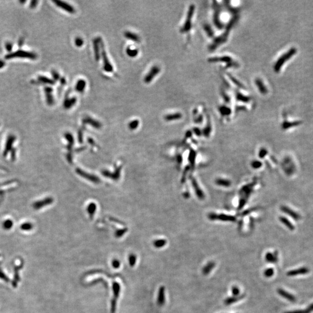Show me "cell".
I'll return each mask as SVG.
<instances>
[{
  "instance_id": "obj_43",
  "label": "cell",
  "mask_w": 313,
  "mask_h": 313,
  "mask_svg": "<svg viewBox=\"0 0 313 313\" xmlns=\"http://www.w3.org/2000/svg\"><path fill=\"white\" fill-rule=\"evenodd\" d=\"M59 81H60V84H61L62 85H65L66 84V79H65V78L64 77H60V80H59Z\"/></svg>"
},
{
  "instance_id": "obj_32",
  "label": "cell",
  "mask_w": 313,
  "mask_h": 313,
  "mask_svg": "<svg viewBox=\"0 0 313 313\" xmlns=\"http://www.w3.org/2000/svg\"><path fill=\"white\" fill-rule=\"evenodd\" d=\"M139 122L138 120H135L132 121V122H131L129 125H128V127L129 128L131 129H136V128L138 127L139 125Z\"/></svg>"
},
{
  "instance_id": "obj_2",
  "label": "cell",
  "mask_w": 313,
  "mask_h": 313,
  "mask_svg": "<svg viewBox=\"0 0 313 313\" xmlns=\"http://www.w3.org/2000/svg\"><path fill=\"white\" fill-rule=\"evenodd\" d=\"M100 48H101V55L103 59V68L104 70L108 73H112L113 71V67L111 63L109 61L107 55L106 54V52L105 50V47H104V43L103 39L100 37Z\"/></svg>"
},
{
  "instance_id": "obj_24",
  "label": "cell",
  "mask_w": 313,
  "mask_h": 313,
  "mask_svg": "<svg viewBox=\"0 0 313 313\" xmlns=\"http://www.w3.org/2000/svg\"><path fill=\"white\" fill-rule=\"evenodd\" d=\"M215 182L217 185H220V186H223V187H229L232 184V183L229 180L221 179V178L216 179Z\"/></svg>"
},
{
  "instance_id": "obj_5",
  "label": "cell",
  "mask_w": 313,
  "mask_h": 313,
  "mask_svg": "<svg viewBox=\"0 0 313 313\" xmlns=\"http://www.w3.org/2000/svg\"><path fill=\"white\" fill-rule=\"evenodd\" d=\"M160 71H161V69L159 66H154L152 67L150 71L145 76L144 81L147 84L150 83L151 81L153 80V78L160 72Z\"/></svg>"
},
{
  "instance_id": "obj_19",
  "label": "cell",
  "mask_w": 313,
  "mask_h": 313,
  "mask_svg": "<svg viewBox=\"0 0 313 313\" xmlns=\"http://www.w3.org/2000/svg\"><path fill=\"white\" fill-rule=\"evenodd\" d=\"M182 117V114H180V112H176V113H173V114H170L166 115L164 117V119L168 121H172V120H179V119L181 118Z\"/></svg>"
},
{
  "instance_id": "obj_40",
  "label": "cell",
  "mask_w": 313,
  "mask_h": 313,
  "mask_svg": "<svg viewBox=\"0 0 313 313\" xmlns=\"http://www.w3.org/2000/svg\"><path fill=\"white\" fill-rule=\"evenodd\" d=\"M39 1H32L30 3V8H34L35 7H36V6L37 5V4H38Z\"/></svg>"
},
{
  "instance_id": "obj_13",
  "label": "cell",
  "mask_w": 313,
  "mask_h": 313,
  "mask_svg": "<svg viewBox=\"0 0 313 313\" xmlns=\"http://www.w3.org/2000/svg\"><path fill=\"white\" fill-rule=\"evenodd\" d=\"M83 123L85 124H91L93 127L96 128H99L102 126L101 123H99L97 120L93 119L89 117H86L85 118H84L83 119Z\"/></svg>"
},
{
  "instance_id": "obj_4",
  "label": "cell",
  "mask_w": 313,
  "mask_h": 313,
  "mask_svg": "<svg viewBox=\"0 0 313 313\" xmlns=\"http://www.w3.org/2000/svg\"><path fill=\"white\" fill-rule=\"evenodd\" d=\"M194 11V5L190 6L188 13H187V19L185 20V24H183V27L181 28V30H180V31H182V33L188 32V31H190V30H191V24H192L191 22H192V18L193 16Z\"/></svg>"
},
{
  "instance_id": "obj_28",
  "label": "cell",
  "mask_w": 313,
  "mask_h": 313,
  "mask_svg": "<svg viewBox=\"0 0 313 313\" xmlns=\"http://www.w3.org/2000/svg\"><path fill=\"white\" fill-rule=\"evenodd\" d=\"M280 220L284 224L288 227V228H290L291 230H294L295 229V227L293 224H291L290 222L288 220H287L285 217H280Z\"/></svg>"
},
{
  "instance_id": "obj_17",
  "label": "cell",
  "mask_w": 313,
  "mask_h": 313,
  "mask_svg": "<svg viewBox=\"0 0 313 313\" xmlns=\"http://www.w3.org/2000/svg\"><path fill=\"white\" fill-rule=\"evenodd\" d=\"M157 303L159 305H162L165 303V288L164 286H161L159 290Z\"/></svg>"
},
{
  "instance_id": "obj_11",
  "label": "cell",
  "mask_w": 313,
  "mask_h": 313,
  "mask_svg": "<svg viewBox=\"0 0 313 313\" xmlns=\"http://www.w3.org/2000/svg\"><path fill=\"white\" fill-rule=\"evenodd\" d=\"M210 219L213 220H223V221H234L235 218L232 216H228V215H217L216 214H211L209 215Z\"/></svg>"
},
{
  "instance_id": "obj_34",
  "label": "cell",
  "mask_w": 313,
  "mask_h": 313,
  "mask_svg": "<svg viewBox=\"0 0 313 313\" xmlns=\"http://www.w3.org/2000/svg\"><path fill=\"white\" fill-rule=\"evenodd\" d=\"M52 73V77L54 78V81H59L60 78V76L59 75V74L58 73V72L55 70H52L51 71Z\"/></svg>"
},
{
  "instance_id": "obj_3",
  "label": "cell",
  "mask_w": 313,
  "mask_h": 313,
  "mask_svg": "<svg viewBox=\"0 0 313 313\" xmlns=\"http://www.w3.org/2000/svg\"><path fill=\"white\" fill-rule=\"evenodd\" d=\"M296 52V50L295 48H291L288 52H287L285 54L282 55L280 58H279L278 60L275 63L274 65V70L276 72L279 71L281 68L282 67L283 65L285 62L289 60L290 58L292 56H293L295 54Z\"/></svg>"
},
{
  "instance_id": "obj_38",
  "label": "cell",
  "mask_w": 313,
  "mask_h": 313,
  "mask_svg": "<svg viewBox=\"0 0 313 313\" xmlns=\"http://www.w3.org/2000/svg\"><path fill=\"white\" fill-rule=\"evenodd\" d=\"M285 313H309L307 311V310H295L292 311H288Z\"/></svg>"
},
{
  "instance_id": "obj_35",
  "label": "cell",
  "mask_w": 313,
  "mask_h": 313,
  "mask_svg": "<svg viewBox=\"0 0 313 313\" xmlns=\"http://www.w3.org/2000/svg\"><path fill=\"white\" fill-rule=\"evenodd\" d=\"M232 294L233 296L237 297L240 294V290L236 286H233L232 288Z\"/></svg>"
},
{
  "instance_id": "obj_9",
  "label": "cell",
  "mask_w": 313,
  "mask_h": 313,
  "mask_svg": "<svg viewBox=\"0 0 313 313\" xmlns=\"http://www.w3.org/2000/svg\"><path fill=\"white\" fill-rule=\"evenodd\" d=\"M44 91L46 97V101L47 104L50 106L54 104V98L52 95L53 89L50 86H45L44 88Z\"/></svg>"
},
{
  "instance_id": "obj_21",
  "label": "cell",
  "mask_w": 313,
  "mask_h": 313,
  "mask_svg": "<svg viewBox=\"0 0 313 313\" xmlns=\"http://www.w3.org/2000/svg\"><path fill=\"white\" fill-rule=\"evenodd\" d=\"M215 266V263L212 262H209L202 269V273L204 275H208Z\"/></svg>"
},
{
  "instance_id": "obj_12",
  "label": "cell",
  "mask_w": 313,
  "mask_h": 313,
  "mask_svg": "<svg viewBox=\"0 0 313 313\" xmlns=\"http://www.w3.org/2000/svg\"><path fill=\"white\" fill-rule=\"evenodd\" d=\"M277 292H278V294L279 295H281L282 297L288 300H290V301L294 302V301H295V300H296V298L294 296V295L289 294L288 292H286L285 290H284L278 289L277 290Z\"/></svg>"
},
{
  "instance_id": "obj_45",
  "label": "cell",
  "mask_w": 313,
  "mask_h": 313,
  "mask_svg": "<svg viewBox=\"0 0 313 313\" xmlns=\"http://www.w3.org/2000/svg\"><path fill=\"white\" fill-rule=\"evenodd\" d=\"M5 65V62L3 60L0 59V69H2Z\"/></svg>"
},
{
  "instance_id": "obj_18",
  "label": "cell",
  "mask_w": 313,
  "mask_h": 313,
  "mask_svg": "<svg viewBox=\"0 0 313 313\" xmlns=\"http://www.w3.org/2000/svg\"><path fill=\"white\" fill-rule=\"evenodd\" d=\"M86 82L84 80H80L76 85V90L78 92L82 93L85 91Z\"/></svg>"
},
{
  "instance_id": "obj_36",
  "label": "cell",
  "mask_w": 313,
  "mask_h": 313,
  "mask_svg": "<svg viewBox=\"0 0 313 313\" xmlns=\"http://www.w3.org/2000/svg\"><path fill=\"white\" fill-rule=\"evenodd\" d=\"M262 163L260 161H253L252 163V166L253 168H255V169H257V168H259L260 166H262Z\"/></svg>"
},
{
  "instance_id": "obj_14",
  "label": "cell",
  "mask_w": 313,
  "mask_h": 313,
  "mask_svg": "<svg viewBox=\"0 0 313 313\" xmlns=\"http://www.w3.org/2000/svg\"><path fill=\"white\" fill-rule=\"evenodd\" d=\"M77 102V99L76 97H72L71 98L67 97L64 101L63 106L66 109H69L74 106Z\"/></svg>"
},
{
  "instance_id": "obj_15",
  "label": "cell",
  "mask_w": 313,
  "mask_h": 313,
  "mask_svg": "<svg viewBox=\"0 0 313 313\" xmlns=\"http://www.w3.org/2000/svg\"><path fill=\"white\" fill-rule=\"evenodd\" d=\"M255 82H256V85L259 89V92H260L261 93H262L263 95L266 94L268 91L267 89L266 86L264 84L263 81H262L260 78H257Z\"/></svg>"
},
{
  "instance_id": "obj_7",
  "label": "cell",
  "mask_w": 313,
  "mask_h": 313,
  "mask_svg": "<svg viewBox=\"0 0 313 313\" xmlns=\"http://www.w3.org/2000/svg\"><path fill=\"white\" fill-rule=\"evenodd\" d=\"M113 290H114V298L112 300V312L114 313L115 312L116 308V303L117 300L118 299V297L119 296L120 291V286L119 284L117 282H114L113 284Z\"/></svg>"
},
{
  "instance_id": "obj_46",
  "label": "cell",
  "mask_w": 313,
  "mask_h": 313,
  "mask_svg": "<svg viewBox=\"0 0 313 313\" xmlns=\"http://www.w3.org/2000/svg\"><path fill=\"white\" fill-rule=\"evenodd\" d=\"M23 39H20L19 41V43H18V45H19V46H22V45H23Z\"/></svg>"
},
{
  "instance_id": "obj_20",
  "label": "cell",
  "mask_w": 313,
  "mask_h": 313,
  "mask_svg": "<svg viewBox=\"0 0 313 313\" xmlns=\"http://www.w3.org/2000/svg\"><path fill=\"white\" fill-rule=\"evenodd\" d=\"M277 253L275 252V253H272L270 252L267 253L266 255V260L268 262L270 263H275L277 262Z\"/></svg>"
},
{
  "instance_id": "obj_33",
  "label": "cell",
  "mask_w": 313,
  "mask_h": 313,
  "mask_svg": "<svg viewBox=\"0 0 313 313\" xmlns=\"http://www.w3.org/2000/svg\"><path fill=\"white\" fill-rule=\"evenodd\" d=\"M75 44L77 47H81L84 44V41L80 37H77L76 39H75Z\"/></svg>"
},
{
  "instance_id": "obj_16",
  "label": "cell",
  "mask_w": 313,
  "mask_h": 313,
  "mask_svg": "<svg viewBox=\"0 0 313 313\" xmlns=\"http://www.w3.org/2000/svg\"><path fill=\"white\" fill-rule=\"evenodd\" d=\"M124 36L127 39H131L133 41H135L136 43H139L140 41V37L138 35L135 33H133L131 31H127L124 33Z\"/></svg>"
},
{
  "instance_id": "obj_44",
  "label": "cell",
  "mask_w": 313,
  "mask_h": 313,
  "mask_svg": "<svg viewBox=\"0 0 313 313\" xmlns=\"http://www.w3.org/2000/svg\"><path fill=\"white\" fill-rule=\"evenodd\" d=\"M307 311H308V313H310L311 311H313V303L310 305L309 306V307L307 309Z\"/></svg>"
},
{
  "instance_id": "obj_39",
  "label": "cell",
  "mask_w": 313,
  "mask_h": 313,
  "mask_svg": "<svg viewBox=\"0 0 313 313\" xmlns=\"http://www.w3.org/2000/svg\"><path fill=\"white\" fill-rule=\"evenodd\" d=\"M5 46H6L7 50H8V52H11V51L12 49V45L11 43H7L6 45H5Z\"/></svg>"
},
{
  "instance_id": "obj_25",
  "label": "cell",
  "mask_w": 313,
  "mask_h": 313,
  "mask_svg": "<svg viewBox=\"0 0 313 313\" xmlns=\"http://www.w3.org/2000/svg\"><path fill=\"white\" fill-rule=\"evenodd\" d=\"M243 296H239V297H235V296H233V297H231V298H228L226 299V300L224 301V303L226 305H232V304H233L236 302H237L240 299H241L242 298H243Z\"/></svg>"
},
{
  "instance_id": "obj_10",
  "label": "cell",
  "mask_w": 313,
  "mask_h": 313,
  "mask_svg": "<svg viewBox=\"0 0 313 313\" xmlns=\"http://www.w3.org/2000/svg\"><path fill=\"white\" fill-rule=\"evenodd\" d=\"M309 272V269L307 267H301L299 269L288 271L287 273V275L295 276V275H298L306 274Z\"/></svg>"
},
{
  "instance_id": "obj_30",
  "label": "cell",
  "mask_w": 313,
  "mask_h": 313,
  "mask_svg": "<svg viewBox=\"0 0 313 313\" xmlns=\"http://www.w3.org/2000/svg\"><path fill=\"white\" fill-rule=\"evenodd\" d=\"M166 243V241L165 240H159L155 241L154 243V245L155 247L161 248L163 247Z\"/></svg>"
},
{
  "instance_id": "obj_22",
  "label": "cell",
  "mask_w": 313,
  "mask_h": 313,
  "mask_svg": "<svg viewBox=\"0 0 313 313\" xmlns=\"http://www.w3.org/2000/svg\"><path fill=\"white\" fill-rule=\"evenodd\" d=\"M38 80L41 82H42V83L46 84H49V85H54L55 83V81L54 80L46 77H45V76H39Z\"/></svg>"
},
{
  "instance_id": "obj_41",
  "label": "cell",
  "mask_w": 313,
  "mask_h": 313,
  "mask_svg": "<svg viewBox=\"0 0 313 313\" xmlns=\"http://www.w3.org/2000/svg\"><path fill=\"white\" fill-rule=\"evenodd\" d=\"M112 266L114 267L115 268H118V267H119L120 266V262H119V261H118V260H114V261H113V262H112Z\"/></svg>"
},
{
  "instance_id": "obj_6",
  "label": "cell",
  "mask_w": 313,
  "mask_h": 313,
  "mask_svg": "<svg viewBox=\"0 0 313 313\" xmlns=\"http://www.w3.org/2000/svg\"><path fill=\"white\" fill-rule=\"evenodd\" d=\"M53 2L59 8H62L63 10L66 11V12H67L69 13H74L76 12V10L73 7L71 6L70 4L65 2V1L55 0V1H53Z\"/></svg>"
},
{
  "instance_id": "obj_31",
  "label": "cell",
  "mask_w": 313,
  "mask_h": 313,
  "mask_svg": "<svg viewBox=\"0 0 313 313\" xmlns=\"http://www.w3.org/2000/svg\"><path fill=\"white\" fill-rule=\"evenodd\" d=\"M274 270L272 268H269V269H267L266 270L264 271V276L266 277L269 278V277H272L274 275Z\"/></svg>"
},
{
  "instance_id": "obj_23",
  "label": "cell",
  "mask_w": 313,
  "mask_h": 313,
  "mask_svg": "<svg viewBox=\"0 0 313 313\" xmlns=\"http://www.w3.org/2000/svg\"><path fill=\"white\" fill-rule=\"evenodd\" d=\"M192 184H193V185L194 189L195 191H196V193L197 194V196L198 197V198H204V194H203L202 191H201V189L199 187V186L198 185L197 182L195 180H193Z\"/></svg>"
},
{
  "instance_id": "obj_37",
  "label": "cell",
  "mask_w": 313,
  "mask_h": 313,
  "mask_svg": "<svg viewBox=\"0 0 313 313\" xmlns=\"http://www.w3.org/2000/svg\"><path fill=\"white\" fill-rule=\"evenodd\" d=\"M136 256L135 255H131L129 256V263L131 266H133L136 263Z\"/></svg>"
},
{
  "instance_id": "obj_8",
  "label": "cell",
  "mask_w": 313,
  "mask_h": 313,
  "mask_svg": "<svg viewBox=\"0 0 313 313\" xmlns=\"http://www.w3.org/2000/svg\"><path fill=\"white\" fill-rule=\"evenodd\" d=\"M93 49H94V54H95V58L97 61H99L100 58H101V55H100V51H101V48H100V37H97L96 39H93Z\"/></svg>"
},
{
  "instance_id": "obj_1",
  "label": "cell",
  "mask_w": 313,
  "mask_h": 313,
  "mask_svg": "<svg viewBox=\"0 0 313 313\" xmlns=\"http://www.w3.org/2000/svg\"><path fill=\"white\" fill-rule=\"evenodd\" d=\"M27 58L30 59H35L37 58V55L34 52H28L26 50H18L14 52H12L7 55L5 58L6 59H10L12 58Z\"/></svg>"
},
{
  "instance_id": "obj_26",
  "label": "cell",
  "mask_w": 313,
  "mask_h": 313,
  "mask_svg": "<svg viewBox=\"0 0 313 313\" xmlns=\"http://www.w3.org/2000/svg\"><path fill=\"white\" fill-rule=\"evenodd\" d=\"M281 208H282L281 209L282 211H283L284 212L286 213L287 214L290 215V216H291L294 217L295 219H299V216H298V215H296V213L290 210V209L286 208L285 206H283Z\"/></svg>"
},
{
  "instance_id": "obj_42",
  "label": "cell",
  "mask_w": 313,
  "mask_h": 313,
  "mask_svg": "<svg viewBox=\"0 0 313 313\" xmlns=\"http://www.w3.org/2000/svg\"><path fill=\"white\" fill-rule=\"evenodd\" d=\"M267 151L266 150H262L260 151V152L259 153V157H263L264 156H265L266 155Z\"/></svg>"
},
{
  "instance_id": "obj_29",
  "label": "cell",
  "mask_w": 313,
  "mask_h": 313,
  "mask_svg": "<svg viewBox=\"0 0 313 313\" xmlns=\"http://www.w3.org/2000/svg\"><path fill=\"white\" fill-rule=\"evenodd\" d=\"M220 111L222 115H223V116H224V115L228 116L231 113V110L228 107H225V106H223V107L222 106L220 108Z\"/></svg>"
},
{
  "instance_id": "obj_27",
  "label": "cell",
  "mask_w": 313,
  "mask_h": 313,
  "mask_svg": "<svg viewBox=\"0 0 313 313\" xmlns=\"http://www.w3.org/2000/svg\"><path fill=\"white\" fill-rule=\"evenodd\" d=\"M139 52L137 49H131L130 47H128L127 49V54L131 58H135L138 54Z\"/></svg>"
}]
</instances>
